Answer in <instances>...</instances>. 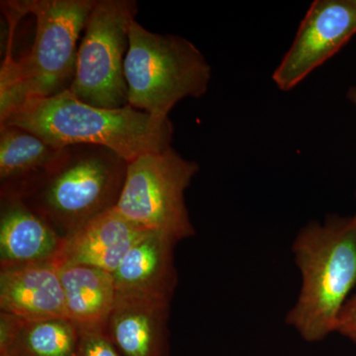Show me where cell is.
Listing matches in <instances>:
<instances>
[{"label":"cell","mask_w":356,"mask_h":356,"mask_svg":"<svg viewBox=\"0 0 356 356\" xmlns=\"http://www.w3.org/2000/svg\"><path fill=\"white\" fill-rule=\"evenodd\" d=\"M0 125L16 126L57 147L93 145L111 149L128 163L172 147L170 119L158 120L130 105L118 109L86 104L70 90L25 102Z\"/></svg>","instance_id":"6da1fadb"},{"label":"cell","mask_w":356,"mask_h":356,"mask_svg":"<svg viewBox=\"0 0 356 356\" xmlns=\"http://www.w3.org/2000/svg\"><path fill=\"white\" fill-rule=\"evenodd\" d=\"M301 288L285 323L304 341L317 343L336 332L356 286V218L327 215L309 222L291 247Z\"/></svg>","instance_id":"7a4b0ae2"},{"label":"cell","mask_w":356,"mask_h":356,"mask_svg":"<svg viewBox=\"0 0 356 356\" xmlns=\"http://www.w3.org/2000/svg\"><path fill=\"white\" fill-rule=\"evenodd\" d=\"M7 6L36 20L29 51L13 57L8 44L0 69V120L22 103L69 90L74 74L79 40L95 0H13Z\"/></svg>","instance_id":"3957f363"},{"label":"cell","mask_w":356,"mask_h":356,"mask_svg":"<svg viewBox=\"0 0 356 356\" xmlns=\"http://www.w3.org/2000/svg\"><path fill=\"white\" fill-rule=\"evenodd\" d=\"M128 105L158 120H168L178 102L202 97L212 67L184 37L156 34L134 21L124 63Z\"/></svg>","instance_id":"277c9868"},{"label":"cell","mask_w":356,"mask_h":356,"mask_svg":"<svg viewBox=\"0 0 356 356\" xmlns=\"http://www.w3.org/2000/svg\"><path fill=\"white\" fill-rule=\"evenodd\" d=\"M128 163L105 147H67L57 170L22 200L60 238H67L116 207Z\"/></svg>","instance_id":"5b68a950"},{"label":"cell","mask_w":356,"mask_h":356,"mask_svg":"<svg viewBox=\"0 0 356 356\" xmlns=\"http://www.w3.org/2000/svg\"><path fill=\"white\" fill-rule=\"evenodd\" d=\"M199 172L196 161L172 147L143 154L128 163L125 184L115 209L133 224L179 243L196 235L185 191Z\"/></svg>","instance_id":"8992f818"},{"label":"cell","mask_w":356,"mask_h":356,"mask_svg":"<svg viewBox=\"0 0 356 356\" xmlns=\"http://www.w3.org/2000/svg\"><path fill=\"white\" fill-rule=\"evenodd\" d=\"M139 13L135 0H95L77 50L76 74L69 90L98 108L128 105L124 63L131 25Z\"/></svg>","instance_id":"52a82bcc"},{"label":"cell","mask_w":356,"mask_h":356,"mask_svg":"<svg viewBox=\"0 0 356 356\" xmlns=\"http://www.w3.org/2000/svg\"><path fill=\"white\" fill-rule=\"evenodd\" d=\"M356 34L355 0H315L291 47L273 74L281 91L292 90Z\"/></svg>","instance_id":"ba28073f"},{"label":"cell","mask_w":356,"mask_h":356,"mask_svg":"<svg viewBox=\"0 0 356 356\" xmlns=\"http://www.w3.org/2000/svg\"><path fill=\"white\" fill-rule=\"evenodd\" d=\"M172 303L118 294L103 331L122 356H170Z\"/></svg>","instance_id":"9c48e42d"},{"label":"cell","mask_w":356,"mask_h":356,"mask_svg":"<svg viewBox=\"0 0 356 356\" xmlns=\"http://www.w3.org/2000/svg\"><path fill=\"white\" fill-rule=\"evenodd\" d=\"M177 243L161 232L149 231L140 236L112 273L117 293L172 303L178 284Z\"/></svg>","instance_id":"30bf717a"},{"label":"cell","mask_w":356,"mask_h":356,"mask_svg":"<svg viewBox=\"0 0 356 356\" xmlns=\"http://www.w3.org/2000/svg\"><path fill=\"white\" fill-rule=\"evenodd\" d=\"M65 151L25 129L0 125V198L27 197L57 170Z\"/></svg>","instance_id":"8fae6325"},{"label":"cell","mask_w":356,"mask_h":356,"mask_svg":"<svg viewBox=\"0 0 356 356\" xmlns=\"http://www.w3.org/2000/svg\"><path fill=\"white\" fill-rule=\"evenodd\" d=\"M0 312L24 320L70 318L57 264L51 261L0 268Z\"/></svg>","instance_id":"7c38bea8"},{"label":"cell","mask_w":356,"mask_h":356,"mask_svg":"<svg viewBox=\"0 0 356 356\" xmlns=\"http://www.w3.org/2000/svg\"><path fill=\"white\" fill-rule=\"evenodd\" d=\"M147 232L113 208L65 238L54 262L58 267L86 266L112 274Z\"/></svg>","instance_id":"4fadbf2b"},{"label":"cell","mask_w":356,"mask_h":356,"mask_svg":"<svg viewBox=\"0 0 356 356\" xmlns=\"http://www.w3.org/2000/svg\"><path fill=\"white\" fill-rule=\"evenodd\" d=\"M63 241L22 199L0 198V268L54 261Z\"/></svg>","instance_id":"5bb4252c"},{"label":"cell","mask_w":356,"mask_h":356,"mask_svg":"<svg viewBox=\"0 0 356 356\" xmlns=\"http://www.w3.org/2000/svg\"><path fill=\"white\" fill-rule=\"evenodd\" d=\"M79 339L70 318L24 320L0 312V356H74Z\"/></svg>","instance_id":"9a60e30c"},{"label":"cell","mask_w":356,"mask_h":356,"mask_svg":"<svg viewBox=\"0 0 356 356\" xmlns=\"http://www.w3.org/2000/svg\"><path fill=\"white\" fill-rule=\"evenodd\" d=\"M58 268L70 320L79 327H104L117 297L112 274L86 266Z\"/></svg>","instance_id":"2e32d148"},{"label":"cell","mask_w":356,"mask_h":356,"mask_svg":"<svg viewBox=\"0 0 356 356\" xmlns=\"http://www.w3.org/2000/svg\"><path fill=\"white\" fill-rule=\"evenodd\" d=\"M74 356H122L103 327H81V339Z\"/></svg>","instance_id":"e0dca14e"},{"label":"cell","mask_w":356,"mask_h":356,"mask_svg":"<svg viewBox=\"0 0 356 356\" xmlns=\"http://www.w3.org/2000/svg\"><path fill=\"white\" fill-rule=\"evenodd\" d=\"M336 332L356 344V292L351 295L344 305L337 322Z\"/></svg>","instance_id":"ac0fdd59"},{"label":"cell","mask_w":356,"mask_h":356,"mask_svg":"<svg viewBox=\"0 0 356 356\" xmlns=\"http://www.w3.org/2000/svg\"><path fill=\"white\" fill-rule=\"evenodd\" d=\"M346 97H348V102L355 106L356 109V86H351L346 93Z\"/></svg>","instance_id":"d6986e66"},{"label":"cell","mask_w":356,"mask_h":356,"mask_svg":"<svg viewBox=\"0 0 356 356\" xmlns=\"http://www.w3.org/2000/svg\"><path fill=\"white\" fill-rule=\"evenodd\" d=\"M355 217L356 218V213H355Z\"/></svg>","instance_id":"ffe728a7"},{"label":"cell","mask_w":356,"mask_h":356,"mask_svg":"<svg viewBox=\"0 0 356 356\" xmlns=\"http://www.w3.org/2000/svg\"><path fill=\"white\" fill-rule=\"evenodd\" d=\"M355 2H356V0H355Z\"/></svg>","instance_id":"44dd1931"}]
</instances>
